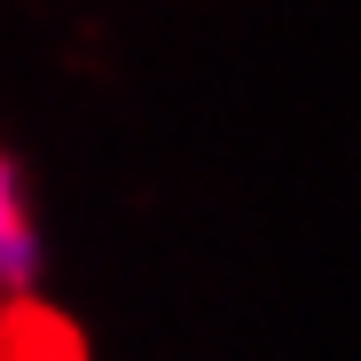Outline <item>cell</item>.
Wrapping results in <instances>:
<instances>
[{
  "label": "cell",
  "mask_w": 361,
  "mask_h": 361,
  "mask_svg": "<svg viewBox=\"0 0 361 361\" xmlns=\"http://www.w3.org/2000/svg\"><path fill=\"white\" fill-rule=\"evenodd\" d=\"M39 267H47V244H39L32 180H24V165H16V149L0 142V314H8V307H32Z\"/></svg>",
  "instance_id": "1"
}]
</instances>
